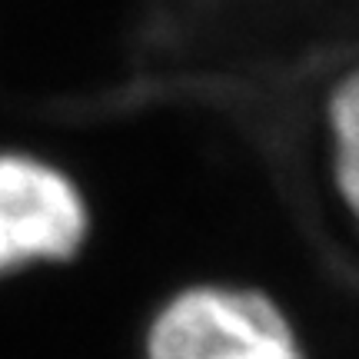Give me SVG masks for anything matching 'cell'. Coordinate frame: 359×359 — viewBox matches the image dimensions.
I'll return each instance as SVG.
<instances>
[{"mask_svg": "<svg viewBox=\"0 0 359 359\" xmlns=\"http://www.w3.org/2000/svg\"><path fill=\"white\" fill-rule=\"evenodd\" d=\"M87 236L77 187L30 156H0V273L37 259H67Z\"/></svg>", "mask_w": 359, "mask_h": 359, "instance_id": "7a4b0ae2", "label": "cell"}, {"mask_svg": "<svg viewBox=\"0 0 359 359\" xmlns=\"http://www.w3.org/2000/svg\"><path fill=\"white\" fill-rule=\"evenodd\" d=\"M330 127H333V173L339 196L346 200L359 219V70L339 80L330 100Z\"/></svg>", "mask_w": 359, "mask_h": 359, "instance_id": "3957f363", "label": "cell"}, {"mask_svg": "<svg viewBox=\"0 0 359 359\" xmlns=\"http://www.w3.org/2000/svg\"><path fill=\"white\" fill-rule=\"evenodd\" d=\"M147 359H303V349L263 293L193 286L156 313Z\"/></svg>", "mask_w": 359, "mask_h": 359, "instance_id": "6da1fadb", "label": "cell"}]
</instances>
